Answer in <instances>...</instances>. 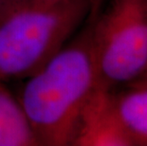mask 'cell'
I'll return each mask as SVG.
<instances>
[{
  "instance_id": "1",
  "label": "cell",
  "mask_w": 147,
  "mask_h": 146,
  "mask_svg": "<svg viewBox=\"0 0 147 146\" xmlns=\"http://www.w3.org/2000/svg\"><path fill=\"white\" fill-rule=\"evenodd\" d=\"M84 29L27 78L18 98L39 145H71L83 108L100 83L91 21Z\"/></svg>"
},
{
  "instance_id": "2",
  "label": "cell",
  "mask_w": 147,
  "mask_h": 146,
  "mask_svg": "<svg viewBox=\"0 0 147 146\" xmlns=\"http://www.w3.org/2000/svg\"><path fill=\"white\" fill-rule=\"evenodd\" d=\"M94 12L86 1L9 0L0 11V78H29Z\"/></svg>"
},
{
  "instance_id": "3",
  "label": "cell",
  "mask_w": 147,
  "mask_h": 146,
  "mask_svg": "<svg viewBox=\"0 0 147 146\" xmlns=\"http://www.w3.org/2000/svg\"><path fill=\"white\" fill-rule=\"evenodd\" d=\"M90 21L100 85L113 90L136 81L147 65V0H111Z\"/></svg>"
},
{
  "instance_id": "4",
  "label": "cell",
  "mask_w": 147,
  "mask_h": 146,
  "mask_svg": "<svg viewBox=\"0 0 147 146\" xmlns=\"http://www.w3.org/2000/svg\"><path fill=\"white\" fill-rule=\"evenodd\" d=\"M71 145L134 146L115 106L112 89L99 83L84 106Z\"/></svg>"
},
{
  "instance_id": "5",
  "label": "cell",
  "mask_w": 147,
  "mask_h": 146,
  "mask_svg": "<svg viewBox=\"0 0 147 146\" xmlns=\"http://www.w3.org/2000/svg\"><path fill=\"white\" fill-rule=\"evenodd\" d=\"M0 78V146H39L19 99Z\"/></svg>"
},
{
  "instance_id": "6",
  "label": "cell",
  "mask_w": 147,
  "mask_h": 146,
  "mask_svg": "<svg viewBox=\"0 0 147 146\" xmlns=\"http://www.w3.org/2000/svg\"><path fill=\"white\" fill-rule=\"evenodd\" d=\"M115 94V106L134 146H147V81H135Z\"/></svg>"
},
{
  "instance_id": "7",
  "label": "cell",
  "mask_w": 147,
  "mask_h": 146,
  "mask_svg": "<svg viewBox=\"0 0 147 146\" xmlns=\"http://www.w3.org/2000/svg\"><path fill=\"white\" fill-rule=\"evenodd\" d=\"M42 1L49 2V3H67V2H73V1H86L92 5V7L94 9L95 11H98L102 0H42Z\"/></svg>"
},
{
  "instance_id": "8",
  "label": "cell",
  "mask_w": 147,
  "mask_h": 146,
  "mask_svg": "<svg viewBox=\"0 0 147 146\" xmlns=\"http://www.w3.org/2000/svg\"><path fill=\"white\" fill-rule=\"evenodd\" d=\"M136 81H147V65L144 68V70H143V72L142 73V75H140ZM134 82H135V81H134Z\"/></svg>"
},
{
  "instance_id": "9",
  "label": "cell",
  "mask_w": 147,
  "mask_h": 146,
  "mask_svg": "<svg viewBox=\"0 0 147 146\" xmlns=\"http://www.w3.org/2000/svg\"><path fill=\"white\" fill-rule=\"evenodd\" d=\"M8 1L9 0H0V11L4 8V6L6 5V3H7Z\"/></svg>"
}]
</instances>
